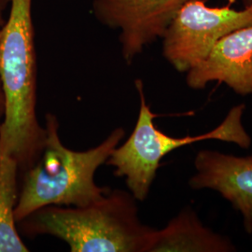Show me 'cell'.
I'll use <instances>...</instances> for the list:
<instances>
[{"label":"cell","instance_id":"1","mask_svg":"<svg viewBox=\"0 0 252 252\" xmlns=\"http://www.w3.org/2000/svg\"><path fill=\"white\" fill-rule=\"evenodd\" d=\"M33 0H10L0 27V83L5 100L0 124V157L18 163L20 174L43 152L45 127L36 117V55Z\"/></svg>","mask_w":252,"mask_h":252},{"label":"cell","instance_id":"2","mask_svg":"<svg viewBox=\"0 0 252 252\" xmlns=\"http://www.w3.org/2000/svg\"><path fill=\"white\" fill-rule=\"evenodd\" d=\"M130 191L109 189L84 207L47 206L17 223L29 238L52 235L72 252H148L155 229L145 225Z\"/></svg>","mask_w":252,"mask_h":252},{"label":"cell","instance_id":"3","mask_svg":"<svg viewBox=\"0 0 252 252\" xmlns=\"http://www.w3.org/2000/svg\"><path fill=\"white\" fill-rule=\"evenodd\" d=\"M45 119L43 152L32 167L21 174L14 211L17 223L41 207H84L103 198L109 189L95 183V172L126 135L123 128H116L97 146L74 151L62 143L56 116L47 113Z\"/></svg>","mask_w":252,"mask_h":252},{"label":"cell","instance_id":"4","mask_svg":"<svg viewBox=\"0 0 252 252\" xmlns=\"http://www.w3.org/2000/svg\"><path fill=\"white\" fill-rule=\"evenodd\" d=\"M135 84L140 99L135 129L124 144L113 150L106 164L114 167L115 176L126 178L129 191L137 201L148 197L161 160L173 151L208 139L231 142L241 148L251 143V135L242 125L243 111L235 107L220 126L205 134L173 137L162 133L154 125L156 114L147 104L142 81L136 80Z\"/></svg>","mask_w":252,"mask_h":252},{"label":"cell","instance_id":"5","mask_svg":"<svg viewBox=\"0 0 252 252\" xmlns=\"http://www.w3.org/2000/svg\"><path fill=\"white\" fill-rule=\"evenodd\" d=\"M252 26V4L242 10L208 7L190 0L178 12L162 36V55L179 72L207 57L217 42L242 27Z\"/></svg>","mask_w":252,"mask_h":252},{"label":"cell","instance_id":"6","mask_svg":"<svg viewBox=\"0 0 252 252\" xmlns=\"http://www.w3.org/2000/svg\"><path fill=\"white\" fill-rule=\"evenodd\" d=\"M190 0H94L93 13L100 24L120 31L122 55L131 63L158 38L180 9Z\"/></svg>","mask_w":252,"mask_h":252},{"label":"cell","instance_id":"7","mask_svg":"<svg viewBox=\"0 0 252 252\" xmlns=\"http://www.w3.org/2000/svg\"><path fill=\"white\" fill-rule=\"evenodd\" d=\"M211 81L225 83L241 95L252 94V26L223 36L187 71L186 82L191 89L202 90Z\"/></svg>","mask_w":252,"mask_h":252},{"label":"cell","instance_id":"8","mask_svg":"<svg viewBox=\"0 0 252 252\" xmlns=\"http://www.w3.org/2000/svg\"><path fill=\"white\" fill-rule=\"evenodd\" d=\"M196 174L189 180L193 189L219 191L238 210L244 229L252 234V154L237 157L217 151H200L194 160Z\"/></svg>","mask_w":252,"mask_h":252},{"label":"cell","instance_id":"9","mask_svg":"<svg viewBox=\"0 0 252 252\" xmlns=\"http://www.w3.org/2000/svg\"><path fill=\"white\" fill-rule=\"evenodd\" d=\"M236 248L202 223L191 208L183 209L162 230H155L148 252H233Z\"/></svg>","mask_w":252,"mask_h":252},{"label":"cell","instance_id":"10","mask_svg":"<svg viewBox=\"0 0 252 252\" xmlns=\"http://www.w3.org/2000/svg\"><path fill=\"white\" fill-rule=\"evenodd\" d=\"M19 166L9 156L0 157V252H27L14 216L18 201Z\"/></svg>","mask_w":252,"mask_h":252},{"label":"cell","instance_id":"11","mask_svg":"<svg viewBox=\"0 0 252 252\" xmlns=\"http://www.w3.org/2000/svg\"><path fill=\"white\" fill-rule=\"evenodd\" d=\"M9 2L10 0H0V27L4 25L6 21L5 12L9 7ZM4 110H5V100H4V94H3V91L0 83V124L4 116Z\"/></svg>","mask_w":252,"mask_h":252},{"label":"cell","instance_id":"12","mask_svg":"<svg viewBox=\"0 0 252 252\" xmlns=\"http://www.w3.org/2000/svg\"><path fill=\"white\" fill-rule=\"evenodd\" d=\"M243 3L244 5H245V7H247V6L252 5V0H243Z\"/></svg>","mask_w":252,"mask_h":252}]
</instances>
